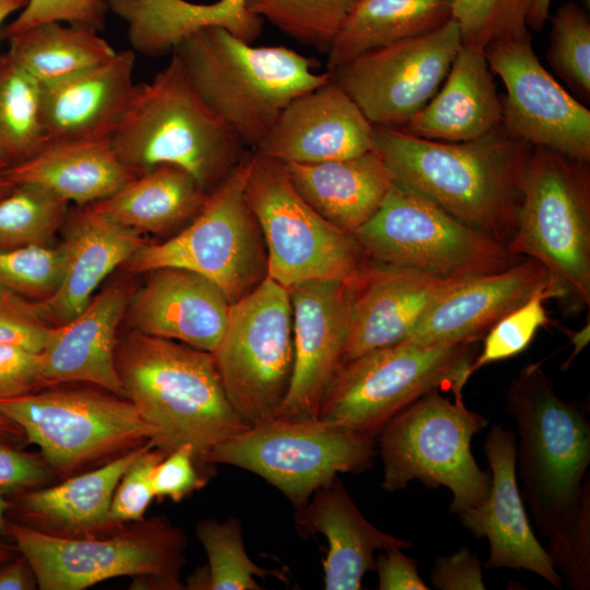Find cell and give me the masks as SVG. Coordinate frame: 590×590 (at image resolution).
Masks as SVG:
<instances>
[{
    "mask_svg": "<svg viewBox=\"0 0 590 590\" xmlns=\"http://www.w3.org/2000/svg\"><path fill=\"white\" fill-rule=\"evenodd\" d=\"M149 440L107 463L62 482L12 496L8 518L45 534L88 538L107 534L121 524L109 515L116 486ZM123 524V523H122Z\"/></svg>",
    "mask_w": 590,
    "mask_h": 590,
    "instance_id": "24",
    "label": "cell"
},
{
    "mask_svg": "<svg viewBox=\"0 0 590 590\" xmlns=\"http://www.w3.org/2000/svg\"><path fill=\"white\" fill-rule=\"evenodd\" d=\"M0 413L35 444L58 479L93 469L153 439L133 404L105 389L38 390L0 399Z\"/></svg>",
    "mask_w": 590,
    "mask_h": 590,
    "instance_id": "10",
    "label": "cell"
},
{
    "mask_svg": "<svg viewBox=\"0 0 590 590\" xmlns=\"http://www.w3.org/2000/svg\"><path fill=\"white\" fill-rule=\"evenodd\" d=\"M60 245L63 256L60 283L49 297L34 300L39 315L54 327L80 314L105 278L144 244L139 232L91 205L81 206Z\"/></svg>",
    "mask_w": 590,
    "mask_h": 590,
    "instance_id": "25",
    "label": "cell"
},
{
    "mask_svg": "<svg viewBox=\"0 0 590 590\" xmlns=\"http://www.w3.org/2000/svg\"><path fill=\"white\" fill-rule=\"evenodd\" d=\"M376 439L320 418L275 417L215 446L205 464L250 471L276 487L298 509L339 473L369 469Z\"/></svg>",
    "mask_w": 590,
    "mask_h": 590,
    "instance_id": "12",
    "label": "cell"
},
{
    "mask_svg": "<svg viewBox=\"0 0 590 590\" xmlns=\"http://www.w3.org/2000/svg\"><path fill=\"white\" fill-rule=\"evenodd\" d=\"M110 142L137 175L172 165L186 170L206 191L248 152L202 99L175 52L150 81L135 84Z\"/></svg>",
    "mask_w": 590,
    "mask_h": 590,
    "instance_id": "4",
    "label": "cell"
},
{
    "mask_svg": "<svg viewBox=\"0 0 590 590\" xmlns=\"http://www.w3.org/2000/svg\"><path fill=\"white\" fill-rule=\"evenodd\" d=\"M546 60L578 101H590V21L574 2L557 8L551 17Z\"/></svg>",
    "mask_w": 590,
    "mask_h": 590,
    "instance_id": "40",
    "label": "cell"
},
{
    "mask_svg": "<svg viewBox=\"0 0 590 590\" xmlns=\"http://www.w3.org/2000/svg\"><path fill=\"white\" fill-rule=\"evenodd\" d=\"M545 300L548 297L545 285H542L486 332L482 352L469 368L470 377L482 367L514 357L528 347L538 329L551 323L544 307Z\"/></svg>",
    "mask_w": 590,
    "mask_h": 590,
    "instance_id": "43",
    "label": "cell"
},
{
    "mask_svg": "<svg viewBox=\"0 0 590 590\" xmlns=\"http://www.w3.org/2000/svg\"><path fill=\"white\" fill-rule=\"evenodd\" d=\"M434 588L439 590H484L482 564L467 546L435 559L430 570Z\"/></svg>",
    "mask_w": 590,
    "mask_h": 590,
    "instance_id": "50",
    "label": "cell"
},
{
    "mask_svg": "<svg viewBox=\"0 0 590 590\" xmlns=\"http://www.w3.org/2000/svg\"><path fill=\"white\" fill-rule=\"evenodd\" d=\"M374 149L393 182L505 246L511 239L533 146L509 134L502 123L461 142L428 140L399 128L374 126Z\"/></svg>",
    "mask_w": 590,
    "mask_h": 590,
    "instance_id": "2",
    "label": "cell"
},
{
    "mask_svg": "<svg viewBox=\"0 0 590 590\" xmlns=\"http://www.w3.org/2000/svg\"><path fill=\"white\" fill-rule=\"evenodd\" d=\"M116 371L164 455L190 445L199 462L248 428L232 406L212 353L134 331L117 341Z\"/></svg>",
    "mask_w": 590,
    "mask_h": 590,
    "instance_id": "3",
    "label": "cell"
},
{
    "mask_svg": "<svg viewBox=\"0 0 590 590\" xmlns=\"http://www.w3.org/2000/svg\"><path fill=\"white\" fill-rule=\"evenodd\" d=\"M28 0H0V32L4 21L13 13L21 11Z\"/></svg>",
    "mask_w": 590,
    "mask_h": 590,
    "instance_id": "56",
    "label": "cell"
},
{
    "mask_svg": "<svg viewBox=\"0 0 590 590\" xmlns=\"http://www.w3.org/2000/svg\"><path fill=\"white\" fill-rule=\"evenodd\" d=\"M54 330L39 315L34 300L0 290V344L42 352Z\"/></svg>",
    "mask_w": 590,
    "mask_h": 590,
    "instance_id": "46",
    "label": "cell"
},
{
    "mask_svg": "<svg viewBox=\"0 0 590 590\" xmlns=\"http://www.w3.org/2000/svg\"><path fill=\"white\" fill-rule=\"evenodd\" d=\"M19 552L16 545L0 540V566L13 558Z\"/></svg>",
    "mask_w": 590,
    "mask_h": 590,
    "instance_id": "59",
    "label": "cell"
},
{
    "mask_svg": "<svg viewBox=\"0 0 590 590\" xmlns=\"http://www.w3.org/2000/svg\"><path fill=\"white\" fill-rule=\"evenodd\" d=\"M10 57L40 85H50L110 59L116 50L98 31L49 22L7 39Z\"/></svg>",
    "mask_w": 590,
    "mask_h": 590,
    "instance_id": "35",
    "label": "cell"
},
{
    "mask_svg": "<svg viewBox=\"0 0 590 590\" xmlns=\"http://www.w3.org/2000/svg\"><path fill=\"white\" fill-rule=\"evenodd\" d=\"M174 52L205 104L252 151L295 97L332 79L293 49L252 46L220 27L196 32Z\"/></svg>",
    "mask_w": 590,
    "mask_h": 590,
    "instance_id": "5",
    "label": "cell"
},
{
    "mask_svg": "<svg viewBox=\"0 0 590 590\" xmlns=\"http://www.w3.org/2000/svg\"><path fill=\"white\" fill-rule=\"evenodd\" d=\"M108 11L126 23L134 52L156 58L173 54L198 31L220 27L253 43L263 20L251 13L245 0L194 3L187 0H105Z\"/></svg>",
    "mask_w": 590,
    "mask_h": 590,
    "instance_id": "29",
    "label": "cell"
},
{
    "mask_svg": "<svg viewBox=\"0 0 590 590\" xmlns=\"http://www.w3.org/2000/svg\"><path fill=\"white\" fill-rule=\"evenodd\" d=\"M353 236L369 260L444 278L484 275L524 258L396 182Z\"/></svg>",
    "mask_w": 590,
    "mask_h": 590,
    "instance_id": "13",
    "label": "cell"
},
{
    "mask_svg": "<svg viewBox=\"0 0 590 590\" xmlns=\"http://www.w3.org/2000/svg\"><path fill=\"white\" fill-rule=\"evenodd\" d=\"M58 479L42 455L0 441V493L15 495Z\"/></svg>",
    "mask_w": 590,
    "mask_h": 590,
    "instance_id": "48",
    "label": "cell"
},
{
    "mask_svg": "<svg viewBox=\"0 0 590 590\" xmlns=\"http://www.w3.org/2000/svg\"><path fill=\"white\" fill-rule=\"evenodd\" d=\"M453 0H357L327 54L328 71L378 48L421 36L452 19Z\"/></svg>",
    "mask_w": 590,
    "mask_h": 590,
    "instance_id": "33",
    "label": "cell"
},
{
    "mask_svg": "<svg viewBox=\"0 0 590 590\" xmlns=\"http://www.w3.org/2000/svg\"><path fill=\"white\" fill-rule=\"evenodd\" d=\"M208 192L186 170L163 165L137 175L91 206L140 234H157L193 219Z\"/></svg>",
    "mask_w": 590,
    "mask_h": 590,
    "instance_id": "34",
    "label": "cell"
},
{
    "mask_svg": "<svg viewBox=\"0 0 590 590\" xmlns=\"http://www.w3.org/2000/svg\"><path fill=\"white\" fill-rule=\"evenodd\" d=\"M294 522L303 538L320 533L328 541L322 563L326 590H359L365 574L376 569L375 551L413 546L412 542L371 524L339 477L317 489L305 506L296 509Z\"/></svg>",
    "mask_w": 590,
    "mask_h": 590,
    "instance_id": "27",
    "label": "cell"
},
{
    "mask_svg": "<svg viewBox=\"0 0 590 590\" xmlns=\"http://www.w3.org/2000/svg\"><path fill=\"white\" fill-rule=\"evenodd\" d=\"M294 366L276 417L317 418L324 392L341 366L349 331V280H314L288 288Z\"/></svg>",
    "mask_w": 590,
    "mask_h": 590,
    "instance_id": "19",
    "label": "cell"
},
{
    "mask_svg": "<svg viewBox=\"0 0 590 590\" xmlns=\"http://www.w3.org/2000/svg\"><path fill=\"white\" fill-rule=\"evenodd\" d=\"M461 46L451 19L436 31L368 51L330 73L374 126L400 129L437 93Z\"/></svg>",
    "mask_w": 590,
    "mask_h": 590,
    "instance_id": "16",
    "label": "cell"
},
{
    "mask_svg": "<svg viewBox=\"0 0 590 590\" xmlns=\"http://www.w3.org/2000/svg\"><path fill=\"white\" fill-rule=\"evenodd\" d=\"M63 268L60 246H27L0 251V290L31 300L49 297Z\"/></svg>",
    "mask_w": 590,
    "mask_h": 590,
    "instance_id": "42",
    "label": "cell"
},
{
    "mask_svg": "<svg viewBox=\"0 0 590 590\" xmlns=\"http://www.w3.org/2000/svg\"><path fill=\"white\" fill-rule=\"evenodd\" d=\"M469 279L367 259L349 280V331L341 365L406 340L432 305Z\"/></svg>",
    "mask_w": 590,
    "mask_h": 590,
    "instance_id": "18",
    "label": "cell"
},
{
    "mask_svg": "<svg viewBox=\"0 0 590 590\" xmlns=\"http://www.w3.org/2000/svg\"><path fill=\"white\" fill-rule=\"evenodd\" d=\"M245 192L264 240L268 276L285 288L347 281L367 260L353 235L302 198L281 163L249 152Z\"/></svg>",
    "mask_w": 590,
    "mask_h": 590,
    "instance_id": "14",
    "label": "cell"
},
{
    "mask_svg": "<svg viewBox=\"0 0 590 590\" xmlns=\"http://www.w3.org/2000/svg\"><path fill=\"white\" fill-rule=\"evenodd\" d=\"M282 165L302 198L323 219L351 235L375 215L393 184L375 149L343 160Z\"/></svg>",
    "mask_w": 590,
    "mask_h": 590,
    "instance_id": "32",
    "label": "cell"
},
{
    "mask_svg": "<svg viewBox=\"0 0 590 590\" xmlns=\"http://www.w3.org/2000/svg\"><path fill=\"white\" fill-rule=\"evenodd\" d=\"M46 142L42 85L8 52L0 55V156L11 166Z\"/></svg>",
    "mask_w": 590,
    "mask_h": 590,
    "instance_id": "36",
    "label": "cell"
},
{
    "mask_svg": "<svg viewBox=\"0 0 590 590\" xmlns=\"http://www.w3.org/2000/svg\"><path fill=\"white\" fill-rule=\"evenodd\" d=\"M567 334H569L571 342L575 345L574 352L569 356V358L563 364V368H568L570 363L575 359V357L581 352L582 349L586 347V345L589 342V323L587 327L581 329L578 332H570L566 331Z\"/></svg>",
    "mask_w": 590,
    "mask_h": 590,
    "instance_id": "55",
    "label": "cell"
},
{
    "mask_svg": "<svg viewBox=\"0 0 590 590\" xmlns=\"http://www.w3.org/2000/svg\"><path fill=\"white\" fill-rule=\"evenodd\" d=\"M541 364L524 366L506 392L519 491L564 585L588 590L590 421L583 405L556 394Z\"/></svg>",
    "mask_w": 590,
    "mask_h": 590,
    "instance_id": "1",
    "label": "cell"
},
{
    "mask_svg": "<svg viewBox=\"0 0 590 590\" xmlns=\"http://www.w3.org/2000/svg\"><path fill=\"white\" fill-rule=\"evenodd\" d=\"M107 12L105 0H28L19 15L1 28L0 37L8 39L49 22L78 23L101 31Z\"/></svg>",
    "mask_w": 590,
    "mask_h": 590,
    "instance_id": "44",
    "label": "cell"
},
{
    "mask_svg": "<svg viewBox=\"0 0 590 590\" xmlns=\"http://www.w3.org/2000/svg\"><path fill=\"white\" fill-rule=\"evenodd\" d=\"M196 536L209 559L206 590H261L256 577H284L257 565L248 556L241 523L235 517L225 521L203 519L196 526Z\"/></svg>",
    "mask_w": 590,
    "mask_h": 590,
    "instance_id": "38",
    "label": "cell"
},
{
    "mask_svg": "<svg viewBox=\"0 0 590 590\" xmlns=\"http://www.w3.org/2000/svg\"><path fill=\"white\" fill-rule=\"evenodd\" d=\"M248 153L208 192L191 223L160 244H143L122 264L132 273L162 268L196 272L214 282L234 304L268 276L264 240L248 204Z\"/></svg>",
    "mask_w": 590,
    "mask_h": 590,
    "instance_id": "9",
    "label": "cell"
},
{
    "mask_svg": "<svg viewBox=\"0 0 590 590\" xmlns=\"http://www.w3.org/2000/svg\"><path fill=\"white\" fill-rule=\"evenodd\" d=\"M134 64L135 52L120 50L94 68L55 84L42 85L47 141L110 139L135 86Z\"/></svg>",
    "mask_w": 590,
    "mask_h": 590,
    "instance_id": "28",
    "label": "cell"
},
{
    "mask_svg": "<svg viewBox=\"0 0 590 590\" xmlns=\"http://www.w3.org/2000/svg\"><path fill=\"white\" fill-rule=\"evenodd\" d=\"M502 119L500 95L484 52L461 46L437 93L400 129L428 140L461 142L491 132Z\"/></svg>",
    "mask_w": 590,
    "mask_h": 590,
    "instance_id": "31",
    "label": "cell"
},
{
    "mask_svg": "<svg viewBox=\"0 0 590 590\" xmlns=\"http://www.w3.org/2000/svg\"><path fill=\"white\" fill-rule=\"evenodd\" d=\"M10 508V499H5L4 495L0 493V536L9 539V518L8 511Z\"/></svg>",
    "mask_w": 590,
    "mask_h": 590,
    "instance_id": "58",
    "label": "cell"
},
{
    "mask_svg": "<svg viewBox=\"0 0 590 590\" xmlns=\"http://www.w3.org/2000/svg\"><path fill=\"white\" fill-rule=\"evenodd\" d=\"M7 174L14 186L40 187L79 206L108 198L137 176L110 139L48 140Z\"/></svg>",
    "mask_w": 590,
    "mask_h": 590,
    "instance_id": "30",
    "label": "cell"
},
{
    "mask_svg": "<svg viewBox=\"0 0 590 590\" xmlns=\"http://www.w3.org/2000/svg\"><path fill=\"white\" fill-rule=\"evenodd\" d=\"M38 588L28 560L20 553L0 566V590H34Z\"/></svg>",
    "mask_w": 590,
    "mask_h": 590,
    "instance_id": "52",
    "label": "cell"
},
{
    "mask_svg": "<svg viewBox=\"0 0 590 590\" xmlns=\"http://www.w3.org/2000/svg\"><path fill=\"white\" fill-rule=\"evenodd\" d=\"M590 161L533 146L517 225L506 248L540 262L545 292L566 315L590 304Z\"/></svg>",
    "mask_w": 590,
    "mask_h": 590,
    "instance_id": "6",
    "label": "cell"
},
{
    "mask_svg": "<svg viewBox=\"0 0 590 590\" xmlns=\"http://www.w3.org/2000/svg\"><path fill=\"white\" fill-rule=\"evenodd\" d=\"M487 425L468 409L463 397L451 401L430 391L391 418L376 437L382 462L380 486L404 489L418 480L430 488L446 486L452 495L449 509L461 514L476 507L491 488V472L482 470L471 451L475 434Z\"/></svg>",
    "mask_w": 590,
    "mask_h": 590,
    "instance_id": "8",
    "label": "cell"
},
{
    "mask_svg": "<svg viewBox=\"0 0 590 590\" xmlns=\"http://www.w3.org/2000/svg\"><path fill=\"white\" fill-rule=\"evenodd\" d=\"M9 164L0 156V200L7 197L15 187L8 177Z\"/></svg>",
    "mask_w": 590,
    "mask_h": 590,
    "instance_id": "57",
    "label": "cell"
},
{
    "mask_svg": "<svg viewBox=\"0 0 590 590\" xmlns=\"http://www.w3.org/2000/svg\"><path fill=\"white\" fill-rule=\"evenodd\" d=\"M371 149L374 125L332 78L295 97L253 152L282 164H315Z\"/></svg>",
    "mask_w": 590,
    "mask_h": 590,
    "instance_id": "21",
    "label": "cell"
},
{
    "mask_svg": "<svg viewBox=\"0 0 590 590\" xmlns=\"http://www.w3.org/2000/svg\"><path fill=\"white\" fill-rule=\"evenodd\" d=\"M197 462L190 445H181L167 453L152 473L154 497L180 502L202 488L208 480L197 470Z\"/></svg>",
    "mask_w": 590,
    "mask_h": 590,
    "instance_id": "47",
    "label": "cell"
},
{
    "mask_svg": "<svg viewBox=\"0 0 590 590\" xmlns=\"http://www.w3.org/2000/svg\"><path fill=\"white\" fill-rule=\"evenodd\" d=\"M42 352L0 344V399L42 390Z\"/></svg>",
    "mask_w": 590,
    "mask_h": 590,
    "instance_id": "49",
    "label": "cell"
},
{
    "mask_svg": "<svg viewBox=\"0 0 590 590\" xmlns=\"http://www.w3.org/2000/svg\"><path fill=\"white\" fill-rule=\"evenodd\" d=\"M552 0H532L528 15L527 26L533 31H540L551 17Z\"/></svg>",
    "mask_w": 590,
    "mask_h": 590,
    "instance_id": "54",
    "label": "cell"
},
{
    "mask_svg": "<svg viewBox=\"0 0 590 590\" xmlns=\"http://www.w3.org/2000/svg\"><path fill=\"white\" fill-rule=\"evenodd\" d=\"M69 204L40 187L15 186L0 200V251L49 246L66 222Z\"/></svg>",
    "mask_w": 590,
    "mask_h": 590,
    "instance_id": "37",
    "label": "cell"
},
{
    "mask_svg": "<svg viewBox=\"0 0 590 590\" xmlns=\"http://www.w3.org/2000/svg\"><path fill=\"white\" fill-rule=\"evenodd\" d=\"M8 531L40 590H82L125 576L179 580L186 563V534L164 517L127 522L88 538L54 536L12 520Z\"/></svg>",
    "mask_w": 590,
    "mask_h": 590,
    "instance_id": "11",
    "label": "cell"
},
{
    "mask_svg": "<svg viewBox=\"0 0 590 590\" xmlns=\"http://www.w3.org/2000/svg\"><path fill=\"white\" fill-rule=\"evenodd\" d=\"M491 488L476 507L458 515L463 528L489 545L485 568L526 569L555 588L564 581L545 547L536 539L524 509L516 473V435L493 425L484 441Z\"/></svg>",
    "mask_w": 590,
    "mask_h": 590,
    "instance_id": "20",
    "label": "cell"
},
{
    "mask_svg": "<svg viewBox=\"0 0 590 590\" xmlns=\"http://www.w3.org/2000/svg\"><path fill=\"white\" fill-rule=\"evenodd\" d=\"M474 344L404 340L345 362L324 392L318 418L376 439L391 418L430 391L463 397Z\"/></svg>",
    "mask_w": 590,
    "mask_h": 590,
    "instance_id": "7",
    "label": "cell"
},
{
    "mask_svg": "<svg viewBox=\"0 0 590 590\" xmlns=\"http://www.w3.org/2000/svg\"><path fill=\"white\" fill-rule=\"evenodd\" d=\"M0 441L22 448L27 445L23 429L0 413Z\"/></svg>",
    "mask_w": 590,
    "mask_h": 590,
    "instance_id": "53",
    "label": "cell"
},
{
    "mask_svg": "<svg viewBox=\"0 0 590 590\" xmlns=\"http://www.w3.org/2000/svg\"><path fill=\"white\" fill-rule=\"evenodd\" d=\"M165 456L152 441L125 471L110 503L109 515L115 523L144 519L143 516L154 498L152 473Z\"/></svg>",
    "mask_w": 590,
    "mask_h": 590,
    "instance_id": "45",
    "label": "cell"
},
{
    "mask_svg": "<svg viewBox=\"0 0 590 590\" xmlns=\"http://www.w3.org/2000/svg\"><path fill=\"white\" fill-rule=\"evenodd\" d=\"M213 357L226 396L247 427L275 418L294 366L288 290L267 276L231 304Z\"/></svg>",
    "mask_w": 590,
    "mask_h": 590,
    "instance_id": "15",
    "label": "cell"
},
{
    "mask_svg": "<svg viewBox=\"0 0 590 590\" xmlns=\"http://www.w3.org/2000/svg\"><path fill=\"white\" fill-rule=\"evenodd\" d=\"M231 303L211 280L189 270L150 272L130 306L137 331L214 353L225 332Z\"/></svg>",
    "mask_w": 590,
    "mask_h": 590,
    "instance_id": "22",
    "label": "cell"
},
{
    "mask_svg": "<svg viewBox=\"0 0 590 590\" xmlns=\"http://www.w3.org/2000/svg\"><path fill=\"white\" fill-rule=\"evenodd\" d=\"M546 280L544 267L527 257L507 269L471 278L432 305L406 341L475 343L500 318L546 285Z\"/></svg>",
    "mask_w": 590,
    "mask_h": 590,
    "instance_id": "23",
    "label": "cell"
},
{
    "mask_svg": "<svg viewBox=\"0 0 590 590\" xmlns=\"http://www.w3.org/2000/svg\"><path fill=\"white\" fill-rule=\"evenodd\" d=\"M357 0H245L247 9L300 44L328 51Z\"/></svg>",
    "mask_w": 590,
    "mask_h": 590,
    "instance_id": "39",
    "label": "cell"
},
{
    "mask_svg": "<svg viewBox=\"0 0 590 590\" xmlns=\"http://www.w3.org/2000/svg\"><path fill=\"white\" fill-rule=\"evenodd\" d=\"M129 303L127 287L114 284L69 322L55 327L42 351V389L83 381L125 398L115 351L117 328Z\"/></svg>",
    "mask_w": 590,
    "mask_h": 590,
    "instance_id": "26",
    "label": "cell"
},
{
    "mask_svg": "<svg viewBox=\"0 0 590 590\" xmlns=\"http://www.w3.org/2000/svg\"><path fill=\"white\" fill-rule=\"evenodd\" d=\"M402 548L385 550L376 559L378 589L380 590H427L417 571V559L409 557Z\"/></svg>",
    "mask_w": 590,
    "mask_h": 590,
    "instance_id": "51",
    "label": "cell"
},
{
    "mask_svg": "<svg viewBox=\"0 0 590 590\" xmlns=\"http://www.w3.org/2000/svg\"><path fill=\"white\" fill-rule=\"evenodd\" d=\"M483 52L505 86V130L532 146L590 161V110L542 66L531 35L494 42Z\"/></svg>",
    "mask_w": 590,
    "mask_h": 590,
    "instance_id": "17",
    "label": "cell"
},
{
    "mask_svg": "<svg viewBox=\"0 0 590 590\" xmlns=\"http://www.w3.org/2000/svg\"><path fill=\"white\" fill-rule=\"evenodd\" d=\"M532 0H453L462 46L484 51L492 43L523 37Z\"/></svg>",
    "mask_w": 590,
    "mask_h": 590,
    "instance_id": "41",
    "label": "cell"
}]
</instances>
